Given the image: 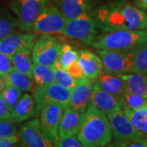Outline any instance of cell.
<instances>
[{
    "label": "cell",
    "mask_w": 147,
    "mask_h": 147,
    "mask_svg": "<svg viewBox=\"0 0 147 147\" xmlns=\"http://www.w3.org/2000/svg\"><path fill=\"white\" fill-rule=\"evenodd\" d=\"M92 14L97 27L103 32L147 29L146 11L123 1H115L100 7Z\"/></svg>",
    "instance_id": "obj_1"
},
{
    "label": "cell",
    "mask_w": 147,
    "mask_h": 147,
    "mask_svg": "<svg viewBox=\"0 0 147 147\" xmlns=\"http://www.w3.org/2000/svg\"><path fill=\"white\" fill-rule=\"evenodd\" d=\"M76 135L84 147L109 146L114 138L106 115L92 104L84 113L82 124Z\"/></svg>",
    "instance_id": "obj_2"
},
{
    "label": "cell",
    "mask_w": 147,
    "mask_h": 147,
    "mask_svg": "<svg viewBox=\"0 0 147 147\" xmlns=\"http://www.w3.org/2000/svg\"><path fill=\"white\" fill-rule=\"evenodd\" d=\"M147 42V29L120 30L96 35L91 46L100 50L129 51Z\"/></svg>",
    "instance_id": "obj_3"
},
{
    "label": "cell",
    "mask_w": 147,
    "mask_h": 147,
    "mask_svg": "<svg viewBox=\"0 0 147 147\" xmlns=\"http://www.w3.org/2000/svg\"><path fill=\"white\" fill-rule=\"evenodd\" d=\"M97 25L92 13L86 11L80 16L68 20L61 34L92 45L97 35Z\"/></svg>",
    "instance_id": "obj_4"
},
{
    "label": "cell",
    "mask_w": 147,
    "mask_h": 147,
    "mask_svg": "<svg viewBox=\"0 0 147 147\" xmlns=\"http://www.w3.org/2000/svg\"><path fill=\"white\" fill-rule=\"evenodd\" d=\"M48 0H12L10 8L15 13L22 31L32 30L34 22L47 7Z\"/></svg>",
    "instance_id": "obj_5"
},
{
    "label": "cell",
    "mask_w": 147,
    "mask_h": 147,
    "mask_svg": "<svg viewBox=\"0 0 147 147\" xmlns=\"http://www.w3.org/2000/svg\"><path fill=\"white\" fill-rule=\"evenodd\" d=\"M61 43L50 34H42L34 42L31 51L32 61L53 67L59 59Z\"/></svg>",
    "instance_id": "obj_6"
},
{
    "label": "cell",
    "mask_w": 147,
    "mask_h": 147,
    "mask_svg": "<svg viewBox=\"0 0 147 147\" xmlns=\"http://www.w3.org/2000/svg\"><path fill=\"white\" fill-rule=\"evenodd\" d=\"M97 55L102 61L103 69L105 72L114 74L131 73L133 67V50H100Z\"/></svg>",
    "instance_id": "obj_7"
},
{
    "label": "cell",
    "mask_w": 147,
    "mask_h": 147,
    "mask_svg": "<svg viewBox=\"0 0 147 147\" xmlns=\"http://www.w3.org/2000/svg\"><path fill=\"white\" fill-rule=\"evenodd\" d=\"M66 107L56 102H46L41 105L38 111L39 122L42 130L53 142L54 146H57L59 140V124Z\"/></svg>",
    "instance_id": "obj_8"
},
{
    "label": "cell",
    "mask_w": 147,
    "mask_h": 147,
    "mask_svg": "<svg viewBox=\"0 0 147 147\" xmlns=\"http://www.w3.org/2000/svg\"><path fill=\"white\" fill-rule=\"evenodd\" d=\"M66 21V18L58 7L47 5L34 22L32 30L42 34H61Z\"/></svg>",
    "instance_id": "obj_9"
},
{
    "label": "cell",
    "mask_w": 147,
    "mask_h": 147,
    "mask_svg": "<svg viewBox=\"0 0 147 147\" xmlns=\"http://www.w3.org/2000/svg\"><path fill=\"white\" fill-rule=\"evenodd\" d=\"M19 146L26 147H53V143L42 130L39 119L34 118L23 123L18 131Z\"/></svg>",
    "instance_id": "obj_10"
},
{
    "label": "cell",
    "mask_w": 147,
    "mask_h": 147,
    "mask_svg": "<svg viewBox=\"0 0 147 147\" xmlns=\"http://www.w3.org/2000/svg\"><path fill=\"white\" fill-rule=\"evenodd\" d=\"M32 96L38 106V110L46 102H56L65 106H69L70 90L63 86L52 83L42 87H38L32 90Z\"/></svg>",
    "instance_id": "obj_11"
},
{
    "label": "cell",
    "mask_w": 147,
    "mask_h": 147,
    "mask_svg": "<svg viewBox=\"0 0 147 147\" xmlns=\"http://www.w3.org/2000/svg\"><path fill=\"white\" fill-rule=\"evenodd\" d=\"M106 117L110 123L113 136L115 139L125 140L145 136V134L139 132L134 127L131 121L123 113V109L115 110L106 115Z\"/></svg>",
    "instance_id": "obj_12"
},
{
    "label": "cell",
    "mask_w": 147,
    "mask_h": 147,
    "mask_svg": "<svg viewBox=\"0 0 147 147\" xmlns=\"http://www.w3.org/2000/svg\"><path fill=\"white\" fill-rule=\"evenodd\" d=\"M36 35L33 33H15L7 35L0 39V53L11 57L16 51L22 47L31 49Z\"/></svg>",
    "instance_id": "obj_13"
},
{
    "label": "cell",
    "mask_w": 147,
    "mask_h": 147,
    "mask_svg": "<svg viewBox=\"0 0 147 147\" xmlns=\"http://www.w3.org/2000/svg\"><path fill=\"white\" fill-rule=\"evenodd\" d=\"M93 81L91 79H80L76 86L70 90L69 106L81 113H84L91 104V94Z\"/></svg>",
    "instance_id": "obj_14"
},
{
    "label": "cell",
    "mask_w": 147,
    "mask_h": 147,
    "mask_svg": "<svg viewBox=\"0 0 147 147\" xmlns=\"http://www.w3.org/2000/svg\"><path fill=\"white\" fill-rule=\"evenodd\" d=\"M91 104L105 115L115 110L123 109L120 100L102 89L96 81L93 82L91 94Z\"/></svg>",
    "instance_id": "obj_15"
},
{
    "label": "cell",
    "mask_w": 147,
    "mask_h": 147,
    "mask_svg": "<svg viewBox=\"0 0 147 147\" xmlns=\"http://www.w3.org/2000/svg\"><path fill=\"white\" fill-rule=\"evenodd\" d=\"M38 114V106L33 96L29 93L21 95V98L11 110L10 122L20 123Z\"/></svg>",
    "instance_id": "obj_16"
},
{
    "label": "cell",
    "mask_w": 147,
    "mask_h": 147,
    "mask_svg": "<svg viewBox=\"0 0 147 147\" xmlns=\"http://www.w3.org/2000/svg\"><path fill=\"white\" fill-rule=\"evenodd\" d=\"M84 118V113L67 106L60 121L58 134L59 138L76 135L79 131Z\"/></svg>",
    "instance_id": "obj_17"
},
{
    "label": "cell",
    "mask_w": 147,
    "mask_h": 147,
    "mask_svg": "<svg viewBox=\"0 0 147 147\" xmlns=\"http://www.w3.org/2000/svg\"><path fill=\"white\" fill-rule=\"evenodd\" d=\"M96 82L102 89L115 96L120 100L127 92L126 84L120 74H114L102 70Z\"/></svg>",
    "instance_id": "obj_18"
},
{
    "label": "cell",
    "mask_w": 147,
    "mask_h": 147,
    "mask_svg": "<svg viewBox=\"0 0 147 147\" xmlns=\"http://www.w3.org/2000/svg\"><path fill=\"white\" fill-rule=\"evenodd\" d=\"M78 61L86 77L92 81H95L98 78L103 69L102 61L100 57L87 50L79 51Z\"/></svg>",
    "instance_id": "obj_19"
},
{
    "label": "cell",
    "mask_w": 147,
    "mask_h": 147,
    "mask_svg": "<svg viewBox=\"0 0 147 147\" xmlns=\"http://www.w3.org/2000/svg\"><path fill=\"white\" fill-rule=\"evenodd\" d=\"M126 84L127 91L147 97V73H132L120 74Z\"/></svg>",
    "instance_id": "obj_20"
},
{
    "label": "cell",
    "mask_w": 147,
    "mask_h": 147,
    "mask_svg": "<svg viewBox=\"0 0 147 147\" xmlns=\"http://www.w3.org/2000/svg\"><path fill=\"white\" fill-rule=\"evenodd\" d=\"M89 0H60V11L66 20H71L88 11Z\"/></svg>",
    "instance_id": "obj_21"
},
{
    "label": "cell",
    "mask_w": 147,
    "mask_h": 147,
    "mask_svg": "<svg viewBox=\"0 0 147 147\" xmlns=\"http://www.w3.org/2000/svg\"><path fill=\"white\" fill-rule=\"evenodd\" d=\"M31 49L27 47H22L16 51L11 57V61L12 66L14 68L21 71L22 73L26 74L29 77L32 79V58Z\"/></svg>",
    "instance_id": "obj_22"
},
{
    "label": "cell",
    "mask_w": 147,
    "mask_h": 147,
    "mask_svg": "<svg viewBox=\"0 0 147 147\" xmlns=\"http://www.w3.org/2000/svg\"><path fill=\"white\" fill-rule=\"evenodd\" d=\"M32 80L35 84V88L42 87L54 83L53 68L41 64H32Z\"/></svg>",
    "instance_id": "obj_23"
},
{
    "label": "cell",
    "mask_w": 147,
    "mask_h": 147,
    "mask_svg": "<svg viewBox=\"0 0 147 147\" xmlns=\"http://www.w3.org/2000/svg\"><path fill=\"white\" fill-rule=\"evenodd\" d=\"M3 79L7 84H11L22 92H30L34 89V82L31 78L14 67H12Z\"/></svg>",
    "instance_id": "obj_24"
},
{
    "label": "cell",
    "mask_w": 147,
    "mask_h": 147,
    "mask_svg": "<svg viewBox=\"0 0 147 147\" xmlns=\"http://www.w3.org/2000/svg\"><path fill=\"white\" fill-rule=\"evenodd\" d=\"M123 111L139 132L147 135V110L145 108L131 110L123 107Z\"/></svg>",
    "instance_id": "obj_25"
},
{
    "label": "cell",
    "mask_w": 147,
    "mask_h": 147,
    "mask_svg": "<svg viewBox=\"0 0 147 147\" xmlns=\"http://www.w3.org/2000/svg\"><path fill=\"white\" fill-rule=\"evenodd\" d=\"M132 72L147 73V42L133 49Z\"/></svg>",
    "instance_id": "obj_26"
},
{
    "label": "cell",
    "mask_w": 147,
    "mask_h": 147,
    "mask_svg": "<svg viewBox=\"0 0 147 147\" xmlns=\"http://www.w3.org/2000/svg\"><path fill=\"white\" fill-rule=\"evenodd\" d=\"M79 58V52L76 51L72 46L68 43H63L61 45V50L59 56V59L55 65L59 67L66 69L70 64L78 61Z\"/></svg>",
    "instance_id": "obj_27"
},
{
    "label": "cell",
    "mask_w": 147,
    "mask_h": 147,
    "mask_svg": "<svg viewBox=\"0 0 147 147\" xmlns=\"http://www.w3.org/2000/svg\"><path fill=\"white\" fill-rule=\"evenodd\" d=\"M53 68L55 83L60 84L69 90L73 89L76 86L79 80L74 79L65 69L59 67L57 65H54Z\"/></svg>",
    "instance_id": "obj_28"
},
{
    "label": "cell",
    "mask_w": 147,
    "mask_h": 147,
    "mask_svg": "<svg viewBox=\"0 0 147 147\" xmlns=\"http://www.w3.org/2000/svg\"><path fill=\"white\" fill-rule=\"evenodd\" d=\"M21 95H22V91L12 86L11 84H7V82H6L5 87L0 92V96L9 107L10 110H12V108L17 103V101L21 98Z\"/></svg>",
    "instance_id": "obj_29"
},
{
    "label": "cell",
    "mask_w": 147,
    "mask_h": 147,
    "mask_svg": "<svg viewBox=\"0 0 147 147\" xmlns=\"http://www.w3.org/2000/svg\"><path fill=\"white\" fill-rule=\"evenodd\" d=\"M146 99L147 97L127 91L121 99V104L123 107H127L131 110H138L145 107Z\"/></svg>",
    "instance_id": "obj_30"
},
{
    "label": "cell",
    "mask_w": 147,
    "mask_h": 147,
    "mask_svg": "<svg viewBox=\"0 0 147 147\" xmlns=\"http://www.w3.org/2000/svg\"><path fill=\"white\" fill-rule=\"evenodd\" d=\"M19 27L17 18L10 14H0V39L15 31Z\"/></svg>",
    "instance_id": "obj_31"
},
{
    "label": "cell",
    "mask_w": 147,
    "mask_h": 147,
    "mask_svg": "<svg viewBox=\"0 0 147 147\" xmlns=\"http://www.w3.org/2000/svg\"><path fill=\"white\" fill-rule=\"evenodd\" d=\"M110 146L119 147H147V135L137 138L125 140L115 139V141L113 142V145Z\"/></svg>",
    "instance_id": "obj_32"
},
{
    "label": "cell",
    "mask_w": 147,
    "mask_h": 147,
    "mask_svg": "<svg viewBox=\"0 0 147 147\" xmlns=\"http://www.w3.org/2000/svg\"><path fill=\"white\" fill-rule=\"evenodd\" d=\"M18 136V131L14 123L0 121V139H6Z\"/></svg>",
    "instance_id": "obj_33"
},
{
    "label": "cell",
    "mask_w": 147,
    "mask_h": 147,
    "mask_svg": "<svg viewBox=\"0 0 147 147\" xmlns=\"http://www.w3.org/2000/svg\"><path fill=\"white\" fill-rule=\"evenodd\" d=\"M57 147H84L83 144L77 137V135L69 136V137L59 138L57 143Z\"/></svg>",
    "instance_id": "obj_34"
},
{
    "label": "cell",
    "mask_w": 147,
    "mask_h": 147,
    "mask_svg": "<svg viewBox=\"0 0 147 147\" xmlns=\"http://www.w3.org/2000/svg\"><path fill=\"white\" fill-rule=\"evenodd\" d=\"M65 70L76 80H80V79H84L87 78L78 61H75L72 62Z\"/></svg>",
    "instance_id": "obj_35"
},
{
    "label": "cell",
    "mask_w": 147,
    "mask_h": 147,
    "mask_svg": "<svg viewBox=\"0 0 147 147\" xmlns=\"http://www.w3.org/2000/svg\"><path fill=\"white\" fill-rule=\"evenodd\" d=\"M12 67L10 57L0 53V76L4 78Z\"/></svg>",
    "instance_id": "obj_36"
},
{
    "label": "cell",
    "mask_w": 147,
    "mask_h": 147,
    "mask_svg": "<svg viewBox=\"0 0 147 147\" xmlns=\"http://www.w3.org/2000/svg\"><path fill=\"white\" fill-rule=\"evenodd\" d=\"M11 110L0 96V121H10Z\"/></svg>",
    "instance_id": "obj_37"
},
{
    "label": "cell",
    "mask_w": 147,
    "mask_h": 147,
    "mask_svg": "<svg viewBox=\"0 0 147 147\" xmlns=\"http://www.w3.org/2000/svg\"><path fill=\"white\" fill-rule=\"evenodd\" d=\"M134 4L142 10L147 11V0H135Z\"/></svg>",
    "instance_id": "obj_38"
},
{
    "label": "cell",
    "mask_w": 147,
    "mask_h": 147,
    "mask_svg": "<svg viewBox=\"0 0 147 147\" xmlns=\"http://www.w3.org/2000/svg\"><path fill=\"white\" fill-rule=\"evenodd\" d=\"M6 85V81L5 79H3V77L0 76V92H2V90L3 89V88L5 87Z\"/></svg>",
    "instance_id": "obj_39"
},
{
    "label": "cell",
    "mask_w": 147,
    "mask_h": 147,
    "mask_svg": "<svg viewBox=\"0 0 147 147\" xmlns=\"http://www.w3.org/2000/svg\"><path fill=\"white\" fill-rule=\"evenodd\" d=\"M144 108L147 110V99H146V105H145V107H144Z\"/></svg>",
    "instance_id": "obj_40"
}]
</instances>
